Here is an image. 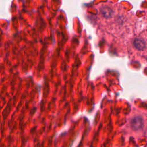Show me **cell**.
Segmentation results:
<instances>
[{
	"instance_id": "cell-1",
	"label": "cell",
	"mask_w": 147,
	"mask_h": 147,
	"mask_svg": "<svg viewBox=\"0 0 147 147\" xmlns=\"http://www.w3.org/2000/svg\"><path fill=\"white\" fill-rule=\"evenodd\" d=\"M144 125L143 118L141 116L134 117L131 121V126L134 130H137L141 129Z\"/></svg>"
},
{
	"instance_id": "cell-2",
	"label": "cell",
	"mask_w": 147,
	"mask_h": 147,
	"mask_svg": "<svg viewBox=\"0 0 147 147\" xmlns=\"http://www.w3.org/2000/svg\"><path fill=\"white\" fill-rule=\"evenodd\" d=\"M133 45L135 48L139 50L144 49L146 47V43L145 41L141 38H135L133 41Z\"/></svg>"
},
{
	"instance_id": "cell-3",
	"label": "cell",
	"mask_w": 147,
	"mask_h": 147,
	"mask_svg": "<svg viewBox=\"0 0 147 147\" xmlns=\"http://www.w3.org/2000/svg\"><path fill=\"white\" fill-rule=\"evenodd\" d=\"M100 11H101L102 15L105 17H106V18L111 17L113 14V11H112L111 9L107 6L102 7L100 9Z\"/></svg>"
}]
</instances>
